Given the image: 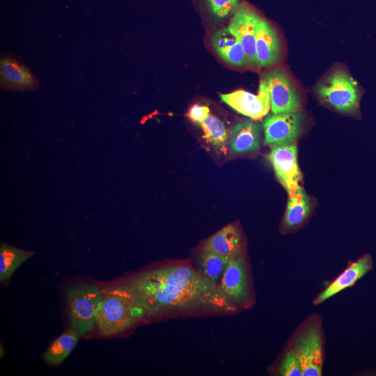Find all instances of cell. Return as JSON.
<instances>
[{"label":"cell","mask_w":376,"mask_h":376,"mask_svg":"<svg viewBox=\"0 0 376 376\" xmlns=\"http://www.w3.org/2000/svg\"><path fill=\"white\" fill-rule=\"evenodd\" d=\"M123 287L146 311V318L184 311L234 312L237 306L218 285L186 264H170L137 274Z\"/></svg>","instance_id":"6da1fadb"},{"label":"cell","mask_w":376,"mask_h":376,"mask_svg":"<svg viewBox=\"0 0 376 376\" xmlns=\"http://www.w3.org/2000/svg\"><path fill=\"white\" fill-rule=\"evenodd\" d=\"M146 315L144 308L120 284L102 292L95 324L100 334L108 337L127 330Z\"/></svg>","instance_id":"7a4b0ae2"},{"label":"cell","mask_w":376,"mask_h":376,"mask_svg":"<svg viewBox=\"0 0 376 376\" xmlns=\"http://www.w3.org/2000/svg\"><path fill=\"white\" fill-rule=\"evenodd\" d=\"M102 292L95 285L81 283L65 293L70 329L79 337L87 335L96 322V314Z\"/></svg>","instance_id":"3957f363"},{"label":"cell","mask_w":376,"mask_h":376,"mask_svg":"<svg viewBox=\"0 0 376 376\" xmlns=\"http://www.w3.org/2000/svg\"><path fill=\"white\" fill-rule=\"evenodd\" d=\"M320 100L336 110L353 113L358 110L359 94L357 82L343 70H336L316 88Z\"/></svg>","instance_id":"277c9868"},{"label":"cell","mask_w":376,"mask_h":376,"mask_svg":"<svg viewBox=\"0 0 376 376\" xmlns=\"http://www.w3.org/2000/svg\"><path fill=\"white\" fill-rule=\"evenodd\" d=\"M261 18L251 5L242 1L228 26L242 44L248 65L254 68H260L256 58V41L258 25Z\"/></svg>","instance_id":"5b68a950"},{"label":"cell","mask_w":376,"mask_h":376,"mask_svg":"<svg viewBox=\"0 0 376 376\" xmlns=\"http://www.w3.org/2000/svg\"><path fill=\"white\" fill-rule=\"evenodd\" d=\"M263 79L266 81L273 113L300 111L301 97L288 73L282 68L266 72Z\"/></svg>","instance_id":"8992f818"},{"label":"cell","mask_w":376,"mask_h":376,"mask_svg":"<svg viewBox=\"0 0 376 376\" xmlns=\"http://www.w3.org/2000/svg\"><path fill=\"white\" fill-rule=\"evenodd\" d=\"M267 158L288 196L297 194L302 188V175L297 162V143L272 147Z\"/></svg>","instance_id":"52a82bcc"},{"label":"cell","mask_w":376,"mask_h":376,"mask_svg":"<svg viewBox=\"0 0 376 376\" xmlns=\"http://www.w3.org/2000/svg\"><path fill=\"white\" fill-rule=\"evenodd\" d=\"M303 121L301 111L267 115L262 123L265 143L274 147L296 143Z\"/></svg>","instance_id":"ba28073f"},{"label":"cell","mask_w":376,"mask_h":376,"mask_svg":"<svg viewBox=\"0 0 376 376\" xmlns=\"http://www.w3.org/2000/svg\"><path fill=\"white\" fill-rule=\"evenodd\" d=\"M221 100L237 113L253 120H260L271 109L269 91L266 81L262 78L258 93L238 90L221 94Z\"/></svg>","instance_id":"9c48e42d"},{"label":"cell","mask_w":376,"mask_h":376,"mask_svg":"<svg viewBox=\"0 0 376 376\" xmlns=\"http://www.w3.org/2000/svg\"><path fill=\"white\" fill-rule=\"evenodd\" d=\"M40 82L31 70L17 56L3 53L0 58V88L9 91H32Z\"/></svg>","instance_id":"30bf717a"},{"label":"cell","mask_w":376,"mask_h":376,"mask_svg":"<svg viewBox=\"0 0 376 376\" xmlns=\"http://www.w3.org/2000/svg\"><path fill=\"white\" fill-rule=\"evenodd\" d=\"M303 376H320L322 367V345L318 329L311 327L297 340L292 349Z\"/></svg>","instance_id":"8fae6325"},{"label":"cell","mask_w":376,"mask_h":376,"mask_svg":"<svg viewBox=\"0 0 376 376\" xmlns=\"http://www.w3.org/2000/svg\"><path fill=\"white\" fill-rule=\"evenodd\" d=\"M224 296L237 306L249 296V285L244 256L230 260L218 285Z\"/></svg>","instance_id":"7c38bea8"},{"label":"cell","mask_w":376,"mask_h":376,"mask_svg":"<svg viewBox=\"0 0 376 376\" xmlns=\"http://www.w3.org/2000/svg\"><path fill=\"white\" fill-rule=\"evenodd\" d=\"M203 248L211 249L224 258L232 260L244 256V242L237 224L224 227L201 244Z\"/></svg>","instance_id":"4fadbf2b"},{"label":"cell","mask_w":376,"mask_h":376,"mask_svg":"<svg viewBox=\"0 0 376 376\" xmlns=\"http://www.w3.org/2000/svg\"><path fill=\"white\" fill-rule=\"evenodd\" d=\"M263 127L256 120H244L237 123L229 136V148L235 155L256 152L259 150Z\"/></svg>","instance_id":"5bb4252c"},{"label":"cell","mask_w":376,"mask_h":376,"mask_svg":"<svg viewBox=\"0 0 376 376\" xmlns=\"http://www.w3.org/2000/svg\"><path fill=\"white\" fill-rule=\"evenodd\" d=\"M256 58L260 68H269L279 61L281 45L272 25L261 18L257 29L256 41Z\"/></svg>","instance_id":"9a60e30c"},{"label":"cell","mask_w":376,"mask_h":376,"mask_svg":"<svg viewBox=\"0 0 376 376\" xmlns=\"http://www.w3.org/2000/svg\"><path fill=\"white\" fill-rule=\"evenodd\" d=\"M210 42L215 52L227 64L235 68L248 65L242 44L228 26L214 31L210 36Z\"/></svg>","instance_id":"2e32d148"},{"label":"cell","mask_w":376,"mask_h":376,"mask_svg":"<svg viewBox=\"0 0 376 376\" xmlns=\"http://www.w3.org/2000/svg\"><path fill=\"white\" fill-rule=\"evenodd\" d=\"M372 268V259L365 255L350 265L336 280H334L315 300L318 304L335 295L346 288L350 287Z\"/></svg>","instance_id":"e0dca14e"},{"label":"cell","mask_w":376,"mask_h":376,"mask_svg":"<svg viewBox=\"0 0 376 376\" xmlns=\"http://www.w3.org/2000/svg\"><path fill=\"white\" fill-rule=\"evenodd\" d=\"M35 255L33 251L25 250L3 243L0 246V281L10 279L14 272L25 261Z\"/></svg>","instance_id":"ac0fdd59"},{"label":"cell","mask_w":376,"mask_h":376,"mask_svg":"<svg viewBox=\"0 0 376 376\" xmlns=\"http://www.w3.org/2000/svg\"><path fill=\"white\" fill-rule=\"evenodd\" d=\"M310 197L301 188L297 194L288 196L284 214L283 224L288 228H295L302 224L311 212Z\"/></svg>","instance_id":"d6986e66"},{"label":"cell","mask_w":376,"mask_h":376,"mask_svg":"<svg viewBox=\"0 0 376 376\" xmlns=\"http://www.w3.org/2000/svg\"><path fill=\"white\" fill-rule=\"evenodd\" d=\"M229 260L211 249L201 247L197 260L198 271L207 279L219 285Z\"/></svg>","instance_id":"ffe728a7"},{"label":"cell","mask_w":376,"mask_h":376,"mask_svg":"<svg viewBox=\"0 0 376 376\" xmlns=\"http://www.w3.org/2000/svg\"><path fill=\"white\" fill-rule=\"evenodd\" d=\"M79 336L70 329L55 339L42 355L48 364L56 366L65 361L77 343Z\"/></svg>","instance_id":"44dd1931"},{"label":"cell","mask_w":376,"mask_h":376,"mask_svg":"<svg viewBox=\"0 0 376 376\" xmlns=\"http://www.w3.org/2000/svg\"><path fill=\"white\" fill-rule=\"evenodd\" d=\"M199 126L204 132L205 141L215 149L225 153L229 146L230 132L224 123L217 117L209 114Z\"/></svg>","instance_id":"7402d4cb"},{"label":"cell","mask_w":376,"mask_h":376,"mask_svg":"<svg viewBox=\"0 0 376 376\" xmlns=\"http://www.w3.org/2000/svg\"><path fill=\"white\" fill-rule=\"evenodd\" d=\"M208 17L216 22L230 20L234 15L242 0H197Z\"/></svg>","instance_id":"603a6c76"},{"label":"cell","mask_w":376,"mask_h":376,"mask_svg":"<svg viewBox=\"0 0 376 376\" xmlns=\"http://www.w3.org/2000/svg\"><path fill=\"white\" fill-rule=\"evenodd\" d=\"M280 373L284 376H301V364L292 350L288 352L282 361Z\"/></svg>","instance_id":"cb8c5ba5"},{"label":"cell","mask_w":376,"mask_h":376,"mask_svg":"<svg viewBox=\"0 0 376 376\" xmlns=\"http://www.w3.org/2000/svg\"><path fill=\"white\" fill-rule=\"evenodd\" d=\"M209 114L210 109L207 106L195 104L191 107L187 116L194 124L199 125Z\"/></svg>","instance_id":"d4e9b609"}]
</instances>
